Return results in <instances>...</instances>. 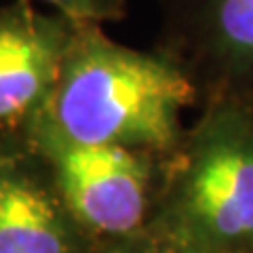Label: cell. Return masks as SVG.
<instances>
[{"label":"cell","instance_id":"6","mask_svg":"<svg viewBox=\"0 0 253 253\" xmlns=\"http://www.w3.org/2000/svg\"><path fill=\"white\" fill-rule=\"evenodd\" d=\"M86 239L41 158L0 156V253H84Z\"/></svg>","mask_w":253,"mask_h":253},{"label":"cell","instance_id":"7","mask_svg":"<svg viewBox=\"0 0 253 253\" xmlns=\"http://www.w3.org/2000/svg\"><path fill=\"white\" fill-rule=\"evenodd\" d=\"M53 4L59 15L72 21L104 23L121 19L126 13V0H42Z\"/></svg>","mask_w":253,"mask_h":253},{"label":"cell","instance_id":"1","mask_svg":"<svg viewBox=\"0 0 253 253\" xmlns=\"http://www.w3.org/2000/svg\"><path fill=\"white\" fill-rule=\"evenodd\" d=\"M188 72L163 51H135L99 23L72 21L59 78L34 121L84 146L169 156L186 133L181 112L199 104Z\"/></svg>","mask_w":253,"mask_h":253},{"label":"cell","instance_id":"4","mask_svg":"<svg viewBox=\"0 0 253 253\" xmlns=\"http://www.w3.org/2000/svg\"><path fill=\"white\" fill-rule=\"evenodd\" d=\"M158 51L186 70L201 104L253 106V0H169Z\"/></svg>","mask_w":253,"mask_h":253},{"label":"cell","instance_id":"2","mask_svg":"<svg viewBox=\"0 0 253 253\" xmlns=\"http://www.w3.org/2000/svg\"><path fill=\"white\" fill-rule=\"evenodd\" d=\"M186 253H253V106L219 99L165 156L150 224Z\"/></svg>","mask_w":253,"mask_h":253},{"label":"cell","instance_id":"3","mask_svg":"<svg viewBox=\"0 0 253 253\" xmlns=\"http://www.w3.org/2000/svg\"><path fill=\"white\" fill-rule=\"evenodd\" d=\"M28 141L59 199L91 239L114 241L146 230L165 156L112 146H84L32 121Z\"/></svg>","mask_w":253,"mask_h":253},{"label":"cell","instance_id":"8","mask_svg":"<svg viewBox=\"0 0 253 253\" xmlns=\"http://www.w3.org/2000/svg\"><path fill=\"white\" fill-rule=\"evenodd\" d=\"M95 253H186L165 236L152 232L150 228L125 239L104 241V247Z\"/></svg>","mask_w":253,"mask_h":253},{"label":"cell","instance_id":"5","mask_svg":"<svg viewBox=\"0 0 253 253\" xmlns=\"http://www.w3.org/2000/svg\"><path fill=\"white\" fill-rule=\"evenodd\" d=\"M72 19L42 15L26 0L0 9V131L30 125L51 99Z\"/></svg>","mask_w":253,"mask_h":253}]
</instances>
